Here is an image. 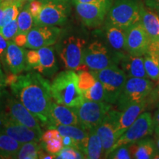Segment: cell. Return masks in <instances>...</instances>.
<instances>
[{"label":"cell","instance_id":"3957f363","mask_svg":"<svg viewBox=\"0 0 159 159\" xmlns=\"http://www.w3.org/2000/svg\"><path fill=\"white\" fill-rule=\"evenodd\" d=\"M86 45L85 39L80 35L60 36L56 42V49L65 68L77 71L89 69L83 63V53Z\"/></svg>","mask_w":159,"mask_h":159},{"label":"cell","instance_id":"ac0fdd59","mask_svg":"<svg viewBox=\"0 0 159 159\" xmlns=\"http://www.w3.org/2000/svg\"><path fill=\"white\" fill-rule=\"evenodd\" d=\"M115 63L128 77L148 78L144 69L143 56H135L127 52L117 56L115 58Z\"/></svg>","mask_w":159,"mask_h":159},{"label":"cell","instance_id":"8d00e7d4","mask_svg":"<svg viewBox=\"0 0 159 159\" xmlns=\"http://www.w3.org/2000/svg\"><path fill=\"white\" fill-rule=\"evenodd\" d=\"M18 23L17 20L15 19L13 21L4 26L0 28V34L5 38L7 41L14 39V37L18 34Z\"/></svg>","mask_w":159,"mask_h":159},{"label":"cell","instance_id":"277c9868","mask_svg":"<svg viewBox=\"0 0 159 159\" xmlns=\"http://www.w3.org/2000/svg\"><path fill=\"white\" fill-rule=\"evenodd\" d=\"M154 84L149 78L128 77L116 102V109L124 111L129 105L145 100L150 96Z\"/></svg>","mask_w":159,"mask_h":159},{"label":"cell","instance_id":"ffe728a7","mask_svg":"<svg viewBox=\"0 0 159 159\" xmlns=\"http://www.w3.org/2000/svg\"><path fill=\"white\" fill-rule=\"evenodd\" d=\"M148 105V98L142 102L129 105L124 111H121L116 131L117 139L135 122L139 115L147 108Z\"/></svg>","mask_w":159,"mask_h":159},{"label":"cell","instance_id":"6f0895ef","mask_svg":"<svg viewBox=\"0 0 159 159\" xmlns=\"http://www.w3.org/2000/svg\"><path fill=\"white\" fill-rule=\"evenodd\" d=\"M158 13V15H159V13Z\"/></svg>","mask_w":159,"mask_h":159},{"label":"cell","instance_id":"60d3db41","mask_svg":"<svg viewBox=\"0 0 159 159\" xmlns=\"http://www.w3.org/2000/svg\"><path fill=\"white\" fill-rule=\"evenodd\" d=\"M156 83V85L153 87L152 92L148 97V105L153 102H159V80Z\"/></svg>","mask_w":159,"mask_h":159},{"label":"cell","instance_id":"5b68a950","mask_svg":"<svg viewBox=\"0 0 159 159\" xmlns=\"http://www.w3.org/2000/svg\"><path fill=\"white\" fill-rule=\"evenodd\" d=\"M140 2L115 0L108 12L106 22L127 30L140 19Z\"/></svg>","mask_w":159,"mask_h":159},{"label":"cell","instance_id":"f907efd6","mask_svg":"<svg viewBox=\"0 0 159 159\" xmlns=\"http://www.w3.org/2000/svg\"><path fill=\"white\" fill-rule=\"evenodd\" d=\"M7 5V3H5V2H2L0 4V20H1V18L2 16L4 9H5V7H6V5Z\"/></svg>","mask_w":159,"mask_h":159},{"label":"cell","instance_id":"e0dca14e","mask_svg":"<svg viewBox=\"0 0 159 159\" xmlns=\"http://www.w3.org/2000/svg\"><path fill=\"white\" fill-rule=\"evenodd\" d=\"M57 125H80L75 108L52 102L49 111L48 129L55 128Z\"/></svg>","mask_w":159,"mask_h":159},{"label":"cell","instance_id":"bcb514c9","mask_svg":"<svg viewBox=\"0 0 159 159\" xmlns=\"http://www.w3.org/2000/svg\"><path fill=\"white\" fill-rule=\"evenodd\" d=\"M18 76H19V75L16 74H13V73H11V74L7 75V76L5 77L6 86H7V85L11 86V85H13V83H16V81L18 79Z\"/></svg>","mask_w":159,"mask_h":159},{"label":"cell","instance_id":"e575fe53","mask_svg":"<svg viewBox=\"0 0 159 159\" xmlns=\"http://www.w3.org/2000/svg\"><path fill=\"white\" fill-rule=\"evenodd\" d=\"M56 158L59 159H81L85 158L83 152L73 147H63L56 155Z\"/></svg>","mask_w":159,"mask_h":159},{"label":"cell","instance_id":"f6af8a7d","mask_svg":"<svg viewBox=\"0 0 159 159\" xmlns=\"http://www.w3.org/2000/svg\"><path fill=\"white\" fill-rule=\"evenodd\" d=\"M6 86L5 83V76L4 75L1 66V63H0V97L2 96V94H3V92L5 91V89Z\"/></svg>","mask_w":159,"mask_h":159},{"label":"cell","instance_id":"7dc6e473","mask_svg":"<svg viewBox=\"0 0 159 159\" xmlns=\"http://www.w3.org/2000/svg\"><path fill=\"white\" fill-rule=\"evenodd\" d=\"M152 120H153L155 134H159V108H158V110L155 112Z\"/></svg>","mask_w":159,"mask_h":159},{"label":"cell","instance_id":"d6986e66","mask_svg":"<svg viewBox=\"0 0 159 159\" xmlns=\"http://www.w3.org/2000/svg\"><path fill=\"white\" fill-rule=\"evenodd\" d=\"M104 30L106 41L111 48L114 61L117 56L128 52L126 49L127 30L108 22H105Z\"/></svg>","mask_w":159,"mask_h":159},{"label":"cell","instance_id":"f5cc1de1","mask_svg":"<svg viewBox=\"0 0 159 159\" xmlns=\"http://www.w3.org/2000/svg\"><path fill=\"white\" fill-rule=\"evenodd\" d=\"M21 1H22V2H23V4H24V5H25V4H27V3H29L30 2L33 1V0H21Z\"/></svg>","mask_w":159,"mask_h":159},{"label":"cell","instance_id":"cb8c5ba5","mask_svg":"<svg viewBox=\"0 0 159 159\" xmlns=\"http://www.w3.org/2000/svg\"><path fill=\"white\" fill-rule=\"evenodd\" d=\"M55 128L62 136L71 138L75 142V148L84 153L89 136V130H85L80 125H57Z\"/></svg>","mask_w":159,"mask_h":159},{"label":"cell","instance_id":"9f6ffc18","mask_svg":"<svg viewBox=\"0 0 159 159\" xmlns=\"http://www.w3.org/2000/svg\"><path fill=\"white\" fill-rule=\"evenodd\" d=\"M158 42H159V39H158Z\"/></svg>","mask_w":159,"mask_h":159},{"label":"cell","instance_id":"7bdbcfd3","mask_svg":"<svg viewBox=\"0 0 159 159\" xmlns=\"http://www.w3.org/2000/svg\"><path fill=\"white\" fill-rule=\"evenodd\" d=\"M146 7L159 13V0H144Z\"/></svg>","mask_w":159,"mask_h":159},{"label":"cell","instance_id":"c3c4849f","mask_svg":"<svg viewBox=\"0 0 159 159\" xmlns=\"http://www.w3.org/2000/svg\"><path fill=\"white\" fill-rule=\"evenodd\" d=\"M63 137V147H73L75 148V142L69 136H62Z\"/></svg>","mask_w":159,"mask_h":159},{"label":"cell","instance_id":"74e56055","mask_svg":"<svg viewBox=\"0 0 159 159\" xmlns=\"http://www.w3.org/2000/svg\"><path fill=\"white\" fill-rule=\"evenodd\" d=\"M107 158L113 159H130L131 157L130 150H129V144L122 145L119 147L111 152Z\"/></svg>","mask_w":159,"mask_h":159},{"label":"cell","instance_id":"f35d334b","mask_svg":"<svg viewBox=\"0 0 159 159\" xmlns=\"http://www.w3.org/2000/svg\"><path fill=\"white\" fill-rule=\"evenodd\" d=\"M27 4L29 11L30 12L31 15L33 16V20H34L39 16L40 11L42 8V1L41 0H33V1Z\"/></svg>","mask_w":159,"mask_h":159},{"label":"cell","instance_id":"d6a6232c","mask_svg":"<svg viewBox=\"0 0 159 159\" xmlns=\"http://www.w3.org/2000/svg\"><path fill=\"white\" fill-rule=\"evenodd\" d=\"M83 97L85 100L102 102L105 101V94L103 86L98 80H97L95 84L89 90L83 92Z\"/></svg>","mask_w":159,"mask_h":159},{"label":"cell","instance_id":"9a60e30c","mask_svg":"<svg viewBox=\"0 0 159 159\" xmlns=\"http://www.w3.org/2000/svg\"><path fill=\"white\" fill-rule=\"evenodd\" d=\"M75 11L80 19L88 27H99L112 4L107 3H75Z\"/></svg>","mask_w":159,"mask_h":159},{"label":"cell","instance_id":"11a10c76","mask_svg":"<svg viewBox=\"0 0 159 159\" xmlns=\"http://www.w3.org/2000/svg\"><path fill=\"white\" fill-rule=\"evenodd\" d=\"M158 63H159V57H158Z\"/></svg>","mask_w":159,"mask_h":159},{"label":"cell","instance_id":"681fc988","mask_svg":"<svg viewBox=\"0 0 159 159\" xmlns=\"http://www.w3.org/2000/svg\"><path fill=\"white\" fill-rule=\"evenodd\" d=\"M155 143H156L157 153L159 154V134H156V140H155Z\"/></svg>","mask_w":159,"mask_h":159},{"label":"cell","instance_id":"4316f807","mask_svg":"<svg viewBox=\"0 0 159 159\" xmlns=\"http://www.w3.org/2000/svg\"><path fill=\"white\" fill-rule=\"evenodd\" d=\"M21 145L12 137L0 134V158H16Z\"/></svg>","mask_w":159,"mask_h":159},{"label":"cell","instance_id":"836d02e7","mask_svg":"<svg viewBox=\"0 0 159 159\" xmlns=\"http://www.w3.org/2000/svg\"><path fill=\"white\" fill-rule=\"evenodd\" d=\"M41 144L43 150H44L46 152L56 156V155L63 148V137L61 136L60 137L51 139L44 142H41Z\"/></svg>","mask_w":159,"mask_h":159},{"label":"cell","instance_id":"f1b7e54d","mask_svg":"<svg viewBox=\"0 0 159 159\" xmlns=\"http://www.w3.org/2000/svg\"><path fill=\"white\" fill-rule=\"evenodd\" d=\"M18 23V33H25L30 30L32 27L34 26V20H33V16L30 12L27 4H25L23 6L22 8L20 11L19 15L17 17Z\"/></svg>","mask_w":159,"mask_h":159},{"label":"cell","instance_id":"1f68e13d","mask_svg":"<svg viewBox=\"0 0 159 159\" xmlns=\"http://www.w3.org/2000/svg\"><path fill=\"white\" fill-rule=\"evenodd\" d=\"M77 74V85L81 92L89 90L95 84L97 81L96 77L91 71L87 70L78 71Z\"/></svg>","mask_w":159,"mask_h":159},{"label":"cell","instance_id":"52a82bcc","mask_svg":"<svg viewBox=\"0 0 159 159\" xmlns=\"http://www.w3.org/2000/svg\"><path fill=\"white\" fill-rule=\"evenodd\" d=\"M43 5L34 25L60 26L66 22L71 12L69 0H41Z\"/></svg>","mask_w":159,"mask_h":159},{"label":"cell","instance_id":"484cf974","mask_svg":"<svg viewBox=\"0 0 159 159\" xmlns=\"http://www.w3.org/2000/svg\"><path fill=\"white\" fill-rule=\"evenodd\" d=\"M84 155L85 158L89 159H98L103 156L102 142L95 129L89 130V136Z\"/></svg>","mask_w":159,"mask_h":159},{"label":"cell","instance_id":"4dcf8cb0","mask_svg":"<svg viewBox=\"0 0 159 159\" xmlns=\"http://www.w3.org/2000/svg\"><path fill=\"white\" fill-rule=\"evenodd\" d=\"M144 69L148 77L153 82H157L159 80V63L158 60L153 58L148 54L144 56Z\"/></svg>","mask_w":159,"mask_h":159},{"label":"cell","instance_id":"603a6c76","mask_svg":"<svg viewBox=\"0 0 159 159\" xmlns=\"http://www.w3.org/2000/svg\"><path fill=\"white\" fill-rule=\"evenodd\" d=\"M39 54V65L36 71L46 77H52L58 70L55 49L51 46L37 49Z\"/></svg>","mask_w":159,"mask_h":159},{"label":"cell","instance_id":"2e32d148","mask_svg":"<svg viewBox=\"0 0 159 159\" xmlns=\"http://www.w3.org/2000/svg\"><path fill=\"white\" fill-rule=\"evenodd\" d=\"M149 43L150 39L139 21L127 30L126 49L129 54L144 56L148 52Z\"/></svg>","mask_w":159,"mask_h":159},{"label":"cell","instance_id":"db71d44e","mask_svg":"<svg viewBox=\"0 0 159 159\" xmlns=\"http://www.w3.org/2000/svg\"><path fill=\"white\" fill-rule=\"evenodd\" d=\"M2 2V0H0V4H1Z\"/></svg>","mask_w":159,"mask_h":159},{"label":"cell","instance_id":"d4e9b609","mask_svg":"<svg viewBox=\"0 0 159 159\" xmlns=\"http://www.w3.org/2000/svg\"><path fill=\"white\" fill-rule=\"evenodd\" d=\"M129 150L132 158L136 159L155 158L157 154L155 141L148 136L129 144Z\"/></svg>","mask_w":159,"mask_h":159},{"label":"cell","instance_id":"30bf717a","mask_svg":"<svg viewBox=\"0 0 159 159\" xmlns=\"http://www.w3.org/2000/svg\"><path fill=\"white\" fill-rule=\"evenodd\" d=\"M83 63L91 71L117 66L110 49L98 40L86 45L83 53Z\"/></svg>","mask_w":159,"mask_h":159},{"label":"cell","instance_id":"7c38bea8","mask_svg":"<svg viewBox=\"0 0 159 159\" xmlns=\"http://www.w3.org/2000/svg\"><path fill=\"white\" fill-rule=\"evenodd\" d=\"M0 134L12 137L21 144L30 142H41V130L30 128L0 111Z\"/></svg>","mask_w":159,"mask_h":159},{"label":"cell","instance_id":"4fadbf2b","mask_svg":"<svg viewBox=\"0 0 159 159\" xmlns=\"http://www.w3.org/2000/svg\"><path fill=\"white\" fill-rule=\"evenodd\" d=\"M120 113L121 111L111 108L100 124L95 128L102 142L103 158H107L117 141L116 131Z\"/></svg>","mask_w":159,"mask_h":159},{"label":"cell","instance_id":"9c48e42d","mask_svg":"<svg viewBox=\"0 0 159 159\" xmlns=\"http://www.w3.org/2000/svg\"><path fill=\"white\" fill-rule=\"evenodd\" d=\"M75 108L79 119L80 126L90 130L95 129L100 124L111 108V105L105 101L95 102L85 99L82 104Z\"/></svg>","mask_w":159,"mask_h":159},{"label":"cell","instance_id":"816d5d0a","mask_svg":"<svg viewBox=\"0 0 159 159\" xmlns=\"http://www.w3.org/2000/svg\"><path fill=\"white\" fill-rule=\"evenodd\" d=\"M2 2H5L7 4L14 3V2H22V1H21V0H2Z\"/></svg>","mask_w":159,"mask_h":159},{"label":"cell","instance_id":"ab89813d","mask_svg":"<svg viewBox=\"0 0 159 159\" xmlns=\"http://www.w3.org/2000/svg\"><path fill=\"white\" fill-rule=\"evenodd\" d=\"M9 41L6 40L2 35L0 34V61L3 63L4 66L5 64V53L7 50V46H8Z\"/></svg>","mask_w":159,"mask_h":159},{"label":"cell","instance_id":"44dd1931","mask_svg":"<svg viewBox=\"0 0 159 159\" xmlns=\"http://www.w3.org/2000/svg\"><path fill=\"white\" fill-rule=\"evenodd\" d=\"M140 19L139 22L146 32L150 42L158 41L159 39V15L153 10L145 7L140 2Z\"/></svg>","mask_w":159,"mask_h":159},{"label":"cell","instance_id":"7a4b0ae2","mask_svg":"<svg viewBox=\"0 0 159 159\" xmlns=\"http://www.w3.org/2000/svg\"><path fill=\"white\" fill-rule=\"evenodd\" d=\"M52 96L55 102L76 108L85 100L77 85V74L72 69L58 73L51 83Z\"/></svg>","mask_w":159,"mask_h":159},{"label":"cell","instance_id":"5bb4252c","mask_svg":"<svg viewBox=\"0 0 159 159\" xmlns=\"http://www.w3.org/2000/svg\"><path fill=\"white\" fill-rule=\"evenodd\" d=\"M61 31L57 26L34 25L27 33L25 47L38 49L55 44L61 36Z\"/></svg>","mask_w":159,"mask_h":159},{"label":"cell","instance_id":"83f0119b","mask_svg":"<svg viewBox=\"0 0 159 159\" xmlns=\"http://www.w3.org/2000/svg\"><path fill=\"white\" fill-rule=\"evenodd\" d=\"M43 150L39 142H30L22 144L18 151L16 158L18 159H37L41 151Z\"/></svg>","mask_w":159,"mask_h":159},{"label":"cell","instance_id":"7402d4cb","mask_svg":"<svg viewBox=\"0 0 159 159\" xmlns=\"http://www.w3.org/2000/svg\"><path fill=\"white\" fill-rule=\"evenodd\" d=\"M26 52L23 47L9 41L5 53V64L11 73L18 75L25 70Z\"/></svg>","mask_w":159,"mask_h":159},{"label":"cell","instance_id":"ee69618b","mask_svg":"<svg viewBox=\"0 0 159 159\" xmlns=\"http://www.w3.org/2000/svg\"><path fill=\"white\" fill-rule=\"evenodd\" d=\"M73 3H107L112 4V0H72Z\"/></svg>","mask_w":159,"mask_h":159},{"label":"cell","instance_id":"8fae6325","mask_svg":"<svg viewBox=\"0 0 159 159\" xmlns=\"http://www.w3.org/2000/svg\"><path fill=\"white\" fill-rule=\"evenodd\" d=\"M153 131L154 125L152 115L149 112L142 113L124 134L117 139L111 152L122 145L133 144L140 139L150 136L153 134Z\"/></svg>","mask_w":159,"mask_h":159},{"label":"cell","instance_id":"f546056e","mask_svg":"<svg viewBox=\"0 0 159 159\" xmlns=\"http://www.w3.org/2000/svg\"><path fill=\"white\" fill-rule=\"evenodd\" d=\"M24 6L22 2H14L7 4L4 9L2 16L0 20V28L16 19L20 11Z\"/></svg>","mask_w":159,"mask_h":159},{"label":"cell","instance_id":"8992f818","mask_svg":"<svg viewBox=\"0 0 159 159\" xmlns=\"http://www.w3.org/2000/svg\"><path fill=\"white\" fill-rule=\"evenodd\" d=\"M104 89L105 102L115 104L124 88L128 77L118 66H113L99 71H91Z\"/></svg>","mask_w":159,"mask_h":159},{"label":"cell","instance_id":"6da1fadb","mask_svg":"<svg viewBox=\"0 0 159 159\" xmlns=\"http://www.w3.org/2000/svg\"><path fill=\"white\" fill-rule=\"evenodd\" d=\"M12 93L30 112L47 126L49 121V107L52 101L51 84L39 72L29 71L18 76L11 85Z\"/></svg>","mask_w":159,"mask_h":159},{"label":"cell","instance_id":"ba28073f","mask_svg":"<svg viewBox=\"0 0 159 159\" xmlns=\"http://www.w3.org/2000/svg\"><path fill=\"white\" fill-rule=\"evenodd\" d=\"M0 111L30 128L41 130L39 119L16 97L5 91L0 97Z\"/></svg>","mask_w":159,"mask_h":159},{"label":"cell","instance_id":"b9f144b4","mask_svg":"<svg viewBox=\"0 0 159 159\" xmlns=\"http://www.w3.org/2000/svg\"><path fill=\"white\" fill-rule=\"evenodd\" d=\"M13 42L19 47H25L27 44V34L25 33H18L13 39Z\"/></svg>","mask_w":159,"mask_h":159},{"label":"cell","instance_id":"d590c367","mask_svg":"<svg viewBox=\"0 0 159 159\" xmlns=\"http://www.w3.org/2000/svg\"><path fill=\"white\" fill-rule=\"evenodd\" d=\"M39 54L37 49H32L26 52L25 70H36L39 65Z\"/></svg>","mask_w":159,"mask_h":159}]
</instances>
